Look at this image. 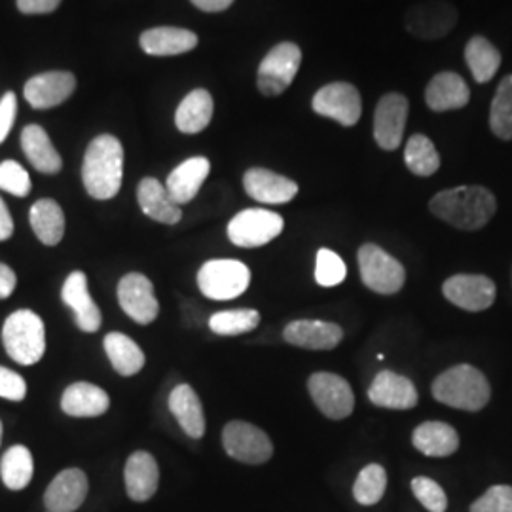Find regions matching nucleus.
I'll return each mask as SVG.
<instances>
[{"mask_svg":"<svg viewBox=\"0 0 512 512\" xmlns=\"http://www.w3.org/2000/svg\"><path fill=\"white\" fill-rule=\"evenodd\" d=\"M431 213L450 226L475 232L494 219L497 211L495 196L484 186H458L439 192L431 203Z\"/></svg>","mask_w":512,"mask_h":512,"instance_id":"f257e3e1","label":"nucleus"},{"mask_svg":"<svg viewBox=\"0 0 512 512\" xmlns=\"http://www.w3.org/2000/svg\"><path fill=\"white\" fill-rule=\"evenodd\" d=\"M124 147L114 135L95 137L86 150L82 181L95 200H112L122 186Z\"/></svg>","mask_w":512,"mask_h":512,"instance_id":"f03ea898","label":"nucleus"},{"mask_svg":"<svg viewBox=\"0 0 512 512\" xmlns=\"http://www.w3.org/2000/svg\"><path fill=\"white\" fill-rule=\"evenodd\" d=\"M490 395L492 389L486 376L471 365L452 366L433 382V397L458 410L478 412L490 403Z\"/></svg>","mask_w":512,"mask_h":512,"instance_id":"7ed1b4c3","label":"nucleus"},{"mask_svg":"<svg viewBox=\"0 0 512 512\" xmlns=\"http://www.w3.org/2000/svg\"><path fill=\"white\" fill-rule=\"evenodd\" d=\"M2 342L8 355L23 366L37 365L46 351V329L35 311H14L4 327Z\"/></svg>","mask_w":512,"mask_h":512,"instance_id":"20e7f679","label":"nucleus"},{"mask_svg":"<svg viewBox=\"0 0 512 512\" xmlns=\"http://www.w3.org/2000/svg\"><path fill=\"white\" fill-rule=\"evenodd\" d=\"M251 270L232 258L205 262L198 272V287L211 300H234L249 289Z\"/></svg>","mask_w":512,"mask_h":512,"instance_id":"39448f33","label":"nucleus"},{"mask_svg":"<svg viewBox=\"0 0 512 512\" xmlns=\"http://www.w3.org/2000/svg\"><path fill=\"white\" fill-rule=\"evenodd\" d=\"M302 63V50L294 42H281L262 59L256 86L262 95L277 97L291 88Z\"/></svg>","mask_w":512,"mask_h":512,"instance_id":"423d86ee","label":"nucleus"},{"mask_svg":"<svg viewBox=\"0 0 512 512\" xmlns=\"http://www.w3.org/2000/svg\"><path fill=\"white\" fill-rule=\"evenodd\" d=\"M359 270L361 279L370 291L378 294H395L403 289L406 281L404 266L382 247L366 243L359 249Z\"/></svg>","mask_w":512,"mask_h":512,"instance_id":"0eeeda50","label":"nucleus"},{"mask_svg":"<svg viewBox=\"0 0 512 512\" xmlns=\"http://www.w3.org/2000/svg\"><path fill=\"white\" fill-rule=\"evenodd\" d=\"M222 446L230 458L247 465H262L274 454L270 437L247 421H230L222 431Z\"/></svg>","mask_w":512,"mask_h":512,"instance_id":"6e6552de","label":"nucleus"},{"mask_svg":"<svg viewBox=\"0 0 512 512\" xmlns=\"http://www.w3.org/2000/svg\"><path fill=\"white\" fill-rule=\"evenodd\" d=\"M283 217L268 209H245L239 211L228 224V238L245 249L262 247L274 241L283 232Z\"/></svg>","mask_w":512,"mask_h":512,"instance_id":"1a4fd4ad","label":"nucleus"},{"mask_svg":"<svg viewBox=\"0 0 512 512\" xmlns=\"http://www.w3.org/2000/svg\"><path fill=\"white\" fill-rule=\"evenodd\" d=\"M406 29L421 40L446 37L458 23V10L448 0H425L406 12Z\"/></svg>","mask_w":512,"mask_h":512,"instance_id":"9d476101","label":"nucleus"},{"mask_svg":"<svg viewBox=\"0 0 512 512\" xmlns=\"http://www.w3.org/2000/svg\"><path fill=\"white\" fill-rule=\"evenodd\" d=\"M311 107L319 116H325L346 128H351L361 120L363 101L355 86L348 82H332L315 93Z\"/></svg>","mask_w":512,"mask_h":512,"instance_id":"9b49d317","label":"nucleus"},{"mask_svg":"<svg viewBox=\"0 0 512 512\" xmlns=\"http://www.w3.org/2000/svg\"><path fill=\"white\" fill-rule=\"evenodd\" d=\"M308 389L315 406L330 420H344L351 416L355 395L342 376L332 372H315L308 382Z\"/></svg>","mask_w":512,"mask_h":512,"instance_id":"f8f14e48","label":"nucleus"},{"mask_svg":"<svg viewBox=\"0 0 512 512\" xmlns=\"http://www.w3.org/2000/svg\"><path fill=\"white\" fill-rule=\"evenodd\" d=\"M408 120V99L401 93H387L374 112V139L387 152L397 150L403 143Z\"/></svg>","mask_w":512,"mask_h":512,"instance_id":"ddd939ff","label":"nucleus"},{"mask_svg":"<svg viewBox=\"0 0 512 512\" xmlns=\"http://www.w3.org/2000/svg\"><path fill=\"white\" fill-rule=\"evenodd\" d=\"M118 302L122 310L139 325H150L160 313L154 285L147 275H124L118 283Z\"/></svg>","mask_w":512,"mask_h":512,"instance_id":"4468645a","label":"nucleus"},{"mask_svg":"<svg viewBox=\"0 0 512 512\" xmlns=\"http://www.w3.org/2000/svg\"><path fill=\"white\" fill-rule=\"evenodd\" d=\"M442 293L461 310L484 311L495 302V283L486 275L458 274L442 285Z\"/></svg>","mask_w":512,"mask_h":512,"instance_id":"2eb2a0df","label":"nucleus"},{"mask_svg":"<svg viewBox=\"0 0 512 512\" xmlns=\"http://www.w3.org/2000/svg\"><path fill=\"white\" fill-rule=\"evenodd\" d=\"M76 88V78L67 71L42 73L27 80L23 95L33 109H52L67 101Z\"/></svg>","mask_w":512,"mask_h":512,"instance_id":"dca6fc26","label":"nucleus"},{"mask_svg":"<svg viewBox=\"0 0 512 512\" xmlns=\"http://www.w3.org/2000/svg\"><path fill=\"white\" fill-rule=\"evenodd\" d=\"M88 495V478L80 469H65L55 476L44 494L46 512H74Z\"/></svg>","mask_w":512,"mask_h":512,"instance_id":"f3484780","label":"nucleus"},{"mask_svg":"<svg viewBox=\"0 0 512 512\" xmlns=\"http://www.w3.org/2000/svg\"><path fill=\"white\" fill-rule=\"evenodd\" d=\"M283 338L287 344L296 348L329 351L334 349L344 338V330L327 321H311L300 319L289 323L283 330Z\"/></svg>","mask_w":512,"mask_h":512,"instance_id":"a211bd4d","label":"nucleus"},{"mask_svg":"<svg viewBox=\"0 0 512 512\" xmlns=\"http://www.w3.org/2000/svg\"><path fill=\"white\" fill-rule=\"evenodd\" d=\"M368 399L382 408L410 410L418 404V391L408 378L391 370H382L368 389Z\"/></svg>","mask_w":512,"mask_h":512,"instance_id":"6ab92c4d","label":"nucleus"},{"mask_svg":"<svg viewBox=\"0 0 512 512\" xmlns=\"http://www.w3.org/2000/svg\"><path fill=\"white\" fill-rule=\"evenodd\" d=\"M243 186L253 200L270 205L289 203L298 194V184L262 167L249 169L243 177Z\"/></svg>","mask_w":512,"mask_h":512,"instance_id":"aec40b11","label":"nucleus"},{"mask_svg":"<svg viewBox=\"0 0 512 512\" xmlns=\"http://www.w3.org/2000/svg\"><path fill=\"white\" fill-rule=\"evenodd\" d=\"M61 298L73 310L78 329L84 332H97L101 329V311L88 291V279L84 272H73L67 277Z\"/></svg>","mask_w":512,"mask_h":512,"instance_id":"412c9836","label":"nucleus"},{"mask_svg":"<svg viewBox=\"0 0 512 512\" xmlns=\"http://www.w3.org/2000/svg\"><path fill=\"white\" fill-rule=\"evenodd\" d=\"M209 171H211V164L203 156L190 158L183 164L177 165L169 173L167 183H165V188H167L169 196L173 198V202L179 203V205L192 202L198 196Z\"/></svg>","mask_w":512,"mask_h":512,"instance_id":"4be33fe9","label":"nucleus"},{"mask_svg":"<svg viewBox=\"0 0 512 512\" xmlns=\"http://www.w3.org/2000/svg\"><path fill=\"white\" fill-rule=\"evenodd\" d=\"M471 99L467 82L456 73H439L433 76L425 90V103L435 112L463 109Z\"/></svg>","mask_w":512,"mask_h":512,"instance_id":"5701e85b","label":"nucleus"},{"mask_svg":"<svg viewBox=\"0 0 512 512\" xmlns=\"http://www.w3.org/2000/svg\"><path fill=\"white\" fill-rule=\"evenodd\" d=\"M139 44L145 54L169 57L194 50L198 46V35L181 27H154L141 35Z\"/></svg>","mask_w":512,"mask_h":512,"instance_id":"b1692460","label":"nucleus"},{"mask_svg":"<svg viewBox=\"0 0 512 512\" xmlns=\"http://www.w3.org/2000/svg\"><path fill=\"white\" fill-rule=\"evenodd\" d=\"M137 200L148 219L162 224H177L183 219L181 205L173 202L167 188L154 177L143 179L137 188Z\"/></svg>","mask_w":512,"mask_h":512,"instance_id":"393cba45","label":"nucleus"},{"mask_svg":"<svg viewBox=\"0 0 512 512\" xmlns=\"http://www.w3.org/2000/svg\"><path fill=\"white\" fill-rule=\"evenodd\" d=\"M109 395L97 385L78 382L69 385L61 397V408L73 418H97L109 410Z\"/></svg>","mask_w":512,"mask_h":512,"instance_id":"a878e982","label":"nucleus"},{"mask_svg":"<svg viewBox=\"0 0 512 512\" xmlns=\"http://www.w3.org/2000/svg\"><path fill=\"white\" fill-rule=\"evenodd\" d=\"M124 476H126L128 495L137 503H145L158 490L160 469L156 459L152 458L148 452L131 454L126 463Z\"/></svg>","mask_w":512,"mask_h":512,"instance_id":"bb28decb","label":"nucleus"},{"mask_svg":"<svg viewBox=\"0 0 512 512\" xmlns=\"http://www.w3.org/2000/svg\"><path fill=\"white\" fill-rule=\"evenodd\" d=\"M169 410L190 439L205 435V416L198 393L188 384L177 385L169 395Z\"/></svg>","mask_w":512,"mask_h":512,"instance_id":"cd10ccee","label":"nucleus"},{"mask_svg":"<svg viewBox=\"0 0 512 512\" xmlns=\"http://www.w3.org/2000/svg\"><path fill=\"white\" fill-rule=\"evenodd\" d=\"M414 446L429 458H448L459 448L458 431L442 421H425L412 435Z\"/></svg>","mask_w":512,"mask_h":512,"instance_id":"c85d7f7f","label":"nucleus"},{"mask_svg":"<svg viewBox=\"0 0 512 512\" xmlns=\"http://www.w3.org/2000/svg\"><path fill=\"white\" fill-rule=\"evenodd\" d=\"M21 148H23L27 160L40 173L55 175V173L61 171L63 160H61L59 152L52 145L48 133L40 128V126H37V124L23 129V133H21Z\"/></svg>","mask_w":512,"mask_h":512,"instance_id":"c756f323","label":"nucleus"},{"mask_svg":"<svg viewBox=\"0 0 512 512\" xmlns=\"http://www.w3.org/2000/svg\"><path fill=\"white\" fill-rule=\"evenodd\" d=\"M213 109V97L207 90L200 88L188 93L175 114L177 129L186 135L200 133L211 124Z\"/></svg>","mask_w":512,"mask_h":512,"instance_id":"7c9ffc66","label":"nucleus"},{"mask_svg":"<svg viewBox=\"0 0 512 512\" xmlns=\"http://www.w3.org/2000/svg\"><path fill=\"white\" fill-rule=\"evenodd\" d=\"M105 351L110 365L120 376H135L145 366V353L129 336L122 332H110L105 336Z\"/></svg>","mask_w":512,"mask_h":512,"instance_id":"2f4dec72","label":"nucleus"},{"mask_svg":"<svg viewBox=\"0 0 512 512\" xmlns=\"http://www.w3.org/2000/svg\"><path fill=\"white\" fill-rule=\"evenodd\" d=\"M29 220H31V226H33L37 238L48 247H54L65 236L63 209L59 207V203L50 198L38 200L31 207Z\"/></svg>","mask_w":512,"mask_h":512,"instance_id":"473e14b6","label":"nucleus"},{"mask_svg":"<svg viewBox=\"0 0 512 512\" xmlns=\"http://www.w3.org/2000/svg\"><path fill=\"white\" fill-rule=\"evenodd\" d=\"M465 61L478 84H486L501 67V54L494 44L484 37H473L465 46Z\"/></svg>","mask_w":512,"mask_h":512,"instance_id":"72a5a7b5","label":"nucleus"},{"mask_svg":"<svg viewBox=\"0 0 512 512\" xmlns=\"http://www.w3.org/2000/svg\"><path fill=\"white\" fill-rule=\"evenodd\" d=\"M33 454L25 446H12L0 461V476L8 490L19 492L33 480Z\"/></svg>","mask_w":512,"mask_h":512,"instance_id":"f704fd0d","label":"nucleus"},{"mask_svg":"<svg viewBox=\"0 0 512 512\" xmlns=\"http://www.w3.org/2000/svg\"><path fill=\"white\" fill-rule=\"evenodd\" d=\"M406 167L418 177H431L439 171L440 156L431 139L425 135H412L404 148Z\"/></svg>","mask_w":512,"mask_h":512,"instance_id":"c9c22d12","label":"nucleus"},{"mask_svg":"<svg viewBox=\"0 0 512 512\" xmlns=\"http://www.w3.org/2000/svg\"><path fill=\"white\" fill-rule=\"evenodd\" d=\"M490 128L495 137L512 141V74L505 76L497 86L490 109Z\"/></svg>","mask_w":512,"mask_h":512,"instance_id":"e433bc0d","label":"nucleus"},{"mask_svg":"<svg viewBox=\"0 0 512 512\" xmlns=\"http://www.w3.org/2000/svg\"><path fill=\"white\" fill-rule=\"evenodd\" d=\"M387 488V473L384 467L378 463L366 465L359 473L355 486H353V497L359 505H376L385 494Z\"/></svg>","mask_w":512,"mask_h":512,"instance_id":"4c0bfd02","label":"nucleus"},{"mask_svg":"<svg viewBox=\"0 0 512 512\" xmlns=\"http://www.w3.org/2000/svg\"><path fill=\"white\" fill-rule=\"evenodd\" d=\"M258 325L260 313L256 310L219 311L209 319V329L219 336H238L255 330Z\"/></svg>","mask_w":512,"mask_h":512,"instance_id":"58836bf2","label":"nucleus"},{"mask_svg":"<svg viewBox=\"0 0 512 512\" xmlns=\"http://www.w3.org/2000/svg\"><path fill=\"white\" fill-rule=\"evenodd\" d=\"M348 275L346 262L330 249H319L315 262V281L321 287H336Z\"/></svg>","mask_w":512,"mask_h":512,"instance_id":"ea45409f","label":"nucleus"},{"mask_svg":"<svg viewBox=\"0 0 512 512\" xmlns=\"http://www.w3.org/2000/svg\"><path fill=\"white\" fill-rule=\"evenodd\" d=\"M33 184L29 173L14 160H6L0 164V190L16 196L25 198L29 196Z\"/></svg>","mask_w":512,"mask_h":512,"instance_id":"a19ab883","label":"nucleus"},{"mask_svg":"<svg viewBox=\"0 0 512 512\" xmlns=\"http://www.w3.org/2000/svg\"><path fill=\"white\" fill-rule=\"evenodd\" d=\"M412 492L429 512H446L448 509V497L433 478L416 476L412 480Z\"/></svg>","mask_w":512,"mask_h":512,"instance_id":"79ce46f5","label":"nucleus"},{"mask_svg":"<svg viewBox=\"0 0 512 512\" xmlns=\"http://www.w3.org/2000/svg\"><path fill=\"white\" fill-rule=\"evenodd\" d=\"M471 512H512V486H492L471 505Z\"/></svg>","mask_w":512,"mask_h":512,"instance_id":"37998d69","label":"nucleus"},{"mask_svg":"<svg viewBox=\"0 0 512 512\" xmlns=\"http://www.w3.org/2000/svg\"><path fill=\"white\" fill-rule=\"evenodd\" d=\"M27 395V384L18 372L0 366V397L8 401H23Z\"/></svg>","mask_w":512,"mask_h":512,"instance_id":"c03bdc74","label":"nucleus"},{"mask_svg":"<svg viewBox=\"0 0 512 512\" xmlns=\"http://www.w3.org/2000/svg\"><path fill=\"white\" fill-rule=\"evenodd\" d=\"M16 114H18L16 93H4V97L0 99V145L6 141V137L10 135V131L14 128Z\"/></svg>","mask_w":512,"mask_h":512,"instance_id":"a18cd8bd","label":"nucleus"},{"mask_svg":"<svg viewBox=\"0 0 512 512\" xmlns=\"http://www.w3.org/2000/svg\"><path fill=\"white\" fill-rule=\"evenodd\" d=\"M61 0H18L21 14H52L59 8Z\"/></svg>","mask_w":512,"mask_h":512,"instance_id":"49530a36","label":"nucleus"},{"mask_svg":"<svg viewBox=\"0 0 512 512\" xmlns=\"http://www.w3.org/2000/svg\"><path fill=\"white\" fill-rule=\"evenodd\" d=\"M16 285H18L16 272H14L10 266H6V264L0 262V300H2V298H8L10 294L14 293V291H16Z\"/></svg>","mask_w":512,"mask_h":512,"instance_id":"de8ad7c7","label":"nucleus"},{"mask_svg":"<svg viewBox=\"0 0 512 512\" xmlns=\"http://www.w3.org/2000/svg\"><path fill=\"white\" fill-rule=\"evenodd\" d=\"M12 234H14V220L10 217L6 203L0 198V241L12 238Z\"/></svg>","mask_w":512,"mask_h":512,"instance_id":"09e8293b","label":"nucleus"},{"mask_svg":"<svg viewBox=\"0 0 512 512\" xmlns=\"http://www.w3.org/2000/svg\"><path fill=\"white\" fill-rule=\"evenodd\" d=\"M192 4L207 14H217L228 10L234 4V0H192Z\"/></svg>","mask_w":512,"mask_h":512,"instance_id":"8fccbe9b","label":"nucleus"},{"mask_svg":"<svg viewBox=\"0 0 512 512\" xmlns=\"http://www.w3.org/2000/svg\"><path fill=\"white\" fill-rule=\"evenodd\" d=\"M0 440H2V421H0Z\"/></svg>","mask_w":512,"mask_h":512,"instance_id":"3c124183","label":"nucleus"}]
</instances>
